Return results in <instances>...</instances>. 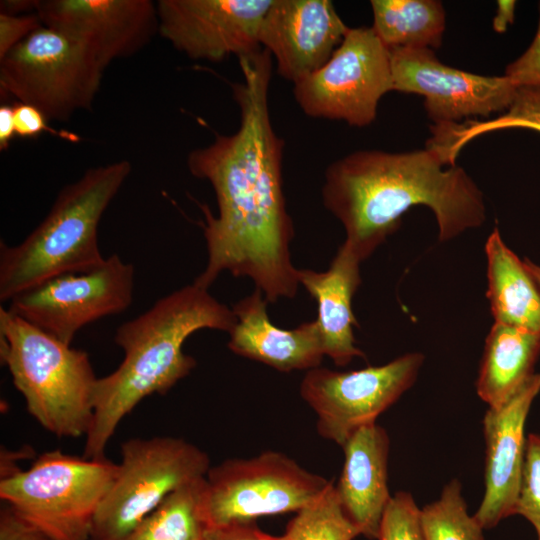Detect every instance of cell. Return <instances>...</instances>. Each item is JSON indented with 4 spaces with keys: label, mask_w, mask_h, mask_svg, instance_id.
Listing matches in <instances>:
<instances>
[{
    "label": "cell",
    "mask_w": 540,
    "mask_h": 540,
    "mask_svg": "<svg viewBox=\"0 0 540 540\" xmlns=\"http://www.w3.org/2000/svg\"><path fill=\"white\" fill-rule=\"evenodd\" d=\"M378 540H423L420 509L410 493L392 495L381 521Z\"/></svg>",
    "instance_id": "cell-29"
},
{
    "label": "cell",
    "mask_w": 540,
    "mask_h": 540,
    "mask_svg": "<svg viewBox=\"0 0 540 540\" xmlns=\"http://www.w3.org/2000/svg\"><path fill=\"white\" fill-rule=\"evenodd\" d=\"M392 90L424 97L434 125L506 111L517 87L507 77L483 76L443 64L430 48H393Z\"/></svg>",
    "instance_id": "cell-13"
},
{
    "label": "cell",
    "mask_w": 540,
    "mask_h": 540,
    "mask_svg": "<svg viewBox=\"0 0 540 540\" xmlns=\"http://www.w3.org/2000/svg\"><path fill=\"white\" fill-rule=\"evenodd\" d=\"M507 128L540 132V87H518L509 108L496 118L433 125L427 146L436 150L447 166H452L469 141L484 133Z\"/></svg>",
    "instance_id": "cell-24"
},
{
    "label": "cell",
    "mask_w": 540,
    "mask_h": 540,
    "mask_svg": "<svg viewBox=\"0 0 540 540\" xmlns=\"http://www.w3.org/2000/svg\"><path fill=\"white\" fill-rule=\"evenodd\" d=\"M423 361L421 353H408L359 370L340 372L319 366L306 371L299 393L316 415L317 433L342 447L413 385Z\"/></svg>",
    "instance_id": "cell-11"
},
{
    "label": "cell",
    "mask_w": 540,
    "mask_h": 540,
    "mask_svg": "<svg viewBox=\"0 0 540 540\" xmlns=\"http://www.w3.org/2000/svg\"><path fill=\"white\" fill-rule=\"evenodd\" d=\"M360 535L337 497L333 483L287 524L284 540H353Z\"/></svg>",
    "instance_id": "cell-26"
},
{
    "label": "cell",
    "mask_w": 540,
    "mask_h": 540,
    "mask_svg": "<svg viewBox=\"0 0 540 540\" xmlns=\"http://www.w3.org/2000/svg\"><path fill=\"white\" fill-rule=\"evenodd\" d=\"M204 540H284V537L268 534L255 521H247L205 527Z\"/></svg>",
    "instance_id": "cell-34"
},
{
    "label": "cell",
    "mask_w": 540,
    "mask_h": 540,
    "mask_svg": "<svg viewBox=\"0 0 540 540\" xmlns=\"http://www.w3.org/2000/svg\"><path fill=\"white\" fill-rule=\"evenodd\" d=\"M134 280V266L114 253L94 270L61 275L18 294L6 309L71 345L84 326L130 306Z\"/></svg>",
    "instance_id": "cell-12"
},
{
    "label": "cell",
    "mask_w": 540,
    "mask_h": 540,
    "mask_svg": "<svg viewBox=\"0 0 540 540\" xmlns=\"http://www.w3.org/2000/svg\"><path fill=\"white\" fill-rule=\"evenodd\" d=\"M131 170L127 160L88 169L60 190L48 214L23 241L11 246L1 240V303L49 279L104 264L98 226Z\"/></svg>",
    "instance_id": "cell-4"
},
{
    "label": "cell",
    "mask_w": 540,
    "mask_h": 540,
    "mask_svg": "<svg viewBox=\"0 0 540 540\" xmlns=\"http://www.w3.org/2000/svg\"><path fill=\"white\" fill-rule=\"evenodd\" d=\"M42 24L78 41L102 65L130 57L159 33L151 0H39Z\"/></svg>",
    "instance_id": "cell-15"
},
{
    "label": "cell",
    "mask_w": 540,
    "mask_h": 540,
    "mask_svg": "<svg viewBox=\"0 0 540 540\" xmlns=\"http://www.w3.org/2000/svg\"><path fill=\"white\" fill-rule=\"evenodd\" d=\"M105 69L78 41L42 25L0 59V91L67 121L92 109Z\"/></svg>",
    "instance_id": "cell-8"
},
{
    "label": "cell",
    "mask_w": 540,
    "mask_h": 540,
    "mask_svg": "<svg viewBox=\"0 0 540 540\" xmlns=\"http://www.w3.org/2000/svg\"><path fill=\"white\" fill-rule=\"evenodd\" d=\"M200 478L172 492L123 540H204Z\"/></svg>",
    "instance_id": "cell-25"
},
{
    "label": "cell",
    "mask_w": 540,
    "mask_h": 540,
    "mask_svg": "<svg viewBox=\"0 0 540 540\" xmlns=\"http://www.w3.org/2000/svg\"><path fill=\"white\" fill-rule=\"evenodd\" d=\"M392 90L390 50L372 27L349 28L329 60L294 84L293 95L309 117L365 127Z\"/></svg>",
    "instance_id": "cell-10"
},
{
    "label": "cell",
    "mask_w": 540,
    "mask_h": 540,
    "mask_svg": "<svg viewBox=\"0 0 540 540\" xmlns=\"http://www.w3.org/2000/svg\"><path fill=\"white\" fill-rule=\"evenodd\" d=\"M39 0H5L1 1L0 14L24 15L36 13Z\"/></svg>",
    "instance_id": "cell-38"
},
{
    "label": "cell",
    "mask_w": 540,
    "mask_h": 540,
    "mask_svg": "<svg viewBox=\"0 0 540 540\" xmlns=\"http://www.w3.org/2000/svg\"><path fill=\"white\" fill-rule=\"evenodd\" d=\"M13 109L15 133L20 137L33 138L48 132L70 142H78L80 140L79 136L74 133L59 131L50 127L48 124L49 120L46 116L32 105L15 102Z\"/></svg>",
    "instance_id": "cell-31"
},
{
    "label": "cell",
    "mask_w": 540,
    "mask_h": 540,
    "mask_svg": "<svg viewBox=\"0 0 540 540\" xmlns=\"http://www.w3.org/2000/svg\"><path fill=\"white\" fill-rule=\"evenodd\" d=\"M423 540H484L483 528L467 511L457 479L450 481L440 498L420 510Z\"/></svg>",
    "instance_id": "cell-27"
},
{
    "label": "cell",
    "mask_w": 540,
    "mask_h": 540,
    "mask_svg": "<svg viewBox=\"0 0 540 540\" xmlns=\"http://www.w3.org/2000/svg\"><path fill=\"white\" fill-rule=\"evenodd\" d=\"M239 59L243 80L231 83L240 126L187 156L190 173L213 187L218 214L200 204L208 253L196 285L218 276L250 278L268 303L293 298L299 281L291 260L293 221L282 180L284 141L274 131L268 104L272 56L264 48Z\"/></svg>",
    "instance_id": "cell-1"
},
{
    "label": "cell",
    "mask_w": 540,
    "mask_h": 540,
    "mask_svg": "<svg viewBox=\"0 0 540 540\" xmlns=\"http://www.w3.org/2000/svg\"><path fill=\"white\" fill-rule=\"evenodd\" d=\"M524 264L540 290V266L536 265L528 259L524 260Z\"/></svg>",
    "instance_id": "cell-39"
},
{
    "label": "cell",
    "mask_w": 540,
    "mask_h": 540,
    "mask_svg": "<svg viewBox=\"0 0 540 540\" xmlns=\"http://www.w3.org/2000/svg\"><path fill=\"white\" fill-rule=\"evenodd\" d=\"M32 454L30 447H22L19 450L11 451L6 448L1 449L0 479L11 477L21 471L18 466L19 461L28 458Z\"/></svg>",
    "instance_id": "cell-35"
},
{
    "label": "cell",
    "mask_w": 540,
    "mask_h": 540,
    "mask_svg": "<svg viewBox=\"0 0 540 540\" xmlns=\"http://www.w3.org/2000/svg\"><path fill=\"white\" fill-rule=\"evenodd\" d=\"M516 1H497V10L493 18V29L498 33L506 31L514 21Z\"/></svg>",
    "instance_id": "cell-37"
},
{
    "label": "cell",
    "mask_w": 540,
    "mask_h": 540,
    "mask_svg": "<svg viewBox=\"0 0 540 540\" xmlns=\"http://www.w3.org/2000/svg\"><path fill=\"white\" fill-rule=\"evenodd\" d=\"M341 448L344 463L334 485L339 502L360 535L378 539L392 497L388 488V434L373 422L357 429Z\"/></svg>",
    "instance_id": "cell-19"
},
{
    "label": "cell",
    "mask_w": 540,
    "mask_h": 540,
    "mask_svg": "<svg viewBox=\"0 0 540 540\" xmlns=\"http://www.w3.org/2000/svg\"><path fill=\"white\" fill-rule=\"evenodd\" d=\"M515 514L528 520L540 540V435L526 438L525 456Z\"/></svg>",
    "instance_id": "cell-28"
},
{
    "label": "cell",
    "mask_w": 540,
    "mask_h": 540,
    "mask_svg": "<svg viewBox=\"0 0 540 540\" xmlns=\"http://www.w3.org/2000/svg\"><path fill=\"white\" fill-rule=\"evenodd\" d=\"M117 467L106 457L48 451L27 469L0 479V499L50 540H90L93 519Z\"/></svg>",
    "instance_id": "cell-6"
},
{
    "label": "cell",
    "mask_w": 540,
    "mask_h": 540,
    "mask_svg": "<svg viewBox=\"0 0 540 540\" xmlns=\"http://www.w3.org/2000/svg\"><path fill=\"white\" fill-rule=\"evenodd\" d=\"M267 304L257 288L234 304L236 323L229 332L228 348L280 372L319 367L325 355L316 320L282 329L270 321Z\"/></svg>",
    "instance_id": "cell-18"
},
{
    "label": "cell",
    "mask_w": 540,
    "mask_h": 540,
    "mask_svg": "<svg viewBox=\"0 0 540 540\" xmlns=\"http://www.w3.org/2000/svg\"><path fill=\"white\" fill-rule=\"evenodd\" d=\"M332 482L279 451L231 458L210 467L201 495L205 527L296 513Z\"/></svg>",
    "instance_id": "cell-9"
},
{
    "label": "cell",
    "mask_w": 540,
    "mask_h": 540,
    "mask_svg": "<svg viewBox=\"0 0 540 540\" xmlns=\"http://www.w3.org/2000/svg\"><path fill=\"white\" fill-rule=\"evenodd\" d=\"M349 28L329 0H272L259 43L279 75L295 84L329 60Z\"/></svg>",
    "instance_id": "cell-16"
},
{
    "label": "cell",
    "mask_w": 540,
    "mask_h": 540,
    "mask_svg": "<svg viewBox=\"0 0 540 540\" xmlns=\"http://www.w3.org/2000/svg\"><path fill=\"white\" fill-rule=\"evenodd\" d=\"M360 259L344 243L328 270L298 269L297 277L317 303L315 319L324 355L337 366H346L365 354L355 344L353 327L358 322L352 310V297L361 284Z\"/></svg>",
    "instance_id": "cell-20"
},
{
    "label": "cell",
    "mask_w": 540,
    "mask_h": 540,
    "mask_svg": "<svg viewBox=\"0 0 540 540\" xmlns=\"http://www.w3.org/2000/svg\"><path fill=\"white\" fill-rule=\"evenodd\" d=\"M539 392L540 373H534L506 402L485 413V492L474 514L483 529L515 514L526 447L525 422Z\"/></svg>",
    "instance_id": "cell-17"
},
{
    "label": "cell",
    "mask_w": 540,
    "mask_h": 540,
    "mask_svg": "<svg viewBox=\"0 0 540 540\" xmlns=\"http://www.w3.org/2000/svg\"><path fill=\"white\" fill-rule=\"evenodd\" d=\"M15 133L13 105L0 106V150L8 149Z\"/></svg>",
    "instance_id": "cell-36"
},
{
    "label": "cell",
    "mask_w": 540,
    "mask_h": 540,
    "mask_svg": "<svg viewBox=\"0 0 540 540\" xmlns=\"http://www.w3.org/2000/svg\"><path fill=\"white\" fill-rule=\"evenodd\" d=\"M372 28L381 42L393 48H438L446 13L437 0H372Z\"/></svg>",
    "instance_id": "cell-23"
},
{
    "label": "cell",
    "mask_w": 540,
    "mask_h": 540,
    "mask_svg": "<svg viewBox=\"0 0 540 540\" xmlns=\"http://www.w3.org/2000/svg\"><path fill=\"white\" fill-rule=\"evenodd\" d=\"M0 357L28 413L60 438L88 433L96 377L89 355L0 308Z\"/></svg>",
    "instance_id": "cell-5"
},
{
    "label": "cell",
    "mask_w": 540,
    "mask_h": 540,
    "mask_svg": "<svg viewBox=\"0 0 540 540\" xmlns=\"http://www.w3.org/2000/svg\"><path fill=\"white\" fill-rule=\"evenodd\" d=\"M91 526L90 540H123L172 492L206 476L208 454L172 436L130 438Z\"/></svg>",
    "instance_id": "cell-7"
},
{
    "label": "cell",
    "mask_w": 540,
    "mask_h": 540,
    "mask_svg": "<svg viewBox=\"0 0 540 540\" xmlns=\"http://www.w3.org/2000/svg\"><path fill=\"white\" fill-rule=\"evenodd\" d=\"M445 166L428 146L401 153L358 150L327 167L323 205L342 223L344 244L361 262L417 205L432 210L439 240L448 241L481 226L486 208L481 190L465 170L456 164Z\"/></svg>",
    "instance_id": "cell-2"
},
{
    "label": "cell",
    "mask_w": 540,
    "mask_h": 540,
    "mask_svg": "<svg viewBox=\"0 0 540 540\" xmlns=\"http://www.w3.org/2000/svg\"><path fill=\"white\" fill-rule=\"evenodd\" d=\"M485 252L486 296L495 323L540 332V290L524 261L506 246L497 227L486 241Z\"/></svg>",
    "instance_id": "cell-22"
},
{
    "label": "cell",
    "mask_w": 540,
    "mask_h": 540,
    "mask_svg": "<svg viewBox=\"0 0 540 540\" xmlns=\"http://www.w3.org/2000/svg\"><path fill=\"white\" fill-rule=\"evenodd\" d=\"M0 540L50 539L11 505L3 503L0 509Z\"/></svg>",
    "instance_id": "cell-33"
},
{
    "label": "cell",
    "mask_w": 540,
    "mask_h": 540,
    "mask_svg": "<svg viewBox=\"0 0 540 540\" xmlns=\"http://www.w3.org/2000/svg\"><path fill=\"white\" fill-rule=\"evenodd\" d=\"M540 332L494 323L485 341L476 389L489 406L506 402L534 374Z\"/></svg>",
    "instance_id": "cell-21"
},
{
    "label": "cell",
    "mask_w": 540,
    "mask_h": 540,
    "mask_svg": "<svg viewBox=\"0 0 540 540\" xmlns=\"http://www.w3.org/2000/svg\"><path fill=\"white\" fill-rule=\"evenodd\" d=\"M232 309L195 283L158 299L139 316L122 323L114 342L123 353L120 365L98 378L93 420L85 436L83 456L105 457L118 425L144 398L166 394L196 367L184 353L186 339L200 329L230 332Z\"/></svg>",
    "instance_id": "cell-3"
},
{
    "label": "cell",
    "mask_w": 540,
    "mask_h": 540,
    "mask_svg": "<svg viewBox=\"0 0 540 540\" xmlns=\"http://www.w3.org/2000/svg\"><path fill=\"white\" fill-rule=\"evenodd\" d=\"M272 0H159V34L193 60L220 62L261 49L259 32Z\"/></svg>",
    "instance_id": "cell-14"
},
{
    "label": "cell",
    "mask_w": 540,
    "mask_h": 540,
    "mask_svg": "<svg viewBox=\"0 0 540 540\" xmlns=\"http://www.w3.org/2000/svg\"><path fill=\"white\" fill-rule=\"evenodd\" d=\"M505 77L515 87H540V2L536 34L527 50L505 70Z\"/></svg>",
    "instance_id": "cell-30"
},
{
    "label": "cell",
    "mask_w": 540,
    "mask_h": 540,
    "mask_svg": "<svg viewBox=\"0 0 540 540\" xmlns=\"http://www.w3.org/2000/svg\"><path fill=\"white\" fill-rule=\"evenodd\" d=\"M42 25L37 13L0 14V59Z\"/></svg>",
    "instance_id": "cell-32"
}]
</instances>
